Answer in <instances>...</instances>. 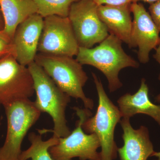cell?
I'll use <instances>...</instances> for the list:
<instances>
[{
	"mask_svg": "<svg viewBox=\"0 0 160 160\" xmlns=\"http://www.w3.org/2000/svg\"><path fill=\"white\" fill-rule=\"evenodd\" d=\"M159 0H131L132 3H137L140 1L145 2L149 3V4H152V3L155 2Z\"/></svg>",
	"mask_w": 160,
	"mask_h": 160,
	"instance_id": "23",
	"label": "cell"
},
{
	"mask_svg": "<svg viewBox=\"0 0 160 160\" xmlns=\"http://www.w3.org/2000/svg\"><path fill=\"white\" fill-rule=\"evenodd\" d=\"M153 156L157 158V159L155 160H160V152L154 151V152L152 155L151 157Z\"/></svg>",
	"mask_w": 160,
	"mask_h": 160,
	"instance_id": "24",
	"label": "cell"
},
{
	"mask_svg": "<svg viewBox=\"0 0 160 160\" xmlns=\"http://www.w3.org/2000/svg\"><path fill=\"white\" fill-rule=\"evenodd\" d=\"M130 9L133 19L128 46L138 48V59L140 63L146 64L149 62L150 52L159 44L160 32L143 4L132 3Z\"/></svg>",
	"mask_w": 160,
	"mask_h": 160,
	"instance_id": "10",
	"label": "cell"
},
{
	"mask_svg": "<svg viewBox=\"0 0 160 160\" xmlns=\"http://www.w3.org/2000/svg\"><path fill=\"white\" fill-rule=\"evenodd\" d=\"M30 146L22 151L18 160H54L49 152V149L58 142L59 138L52 136L46 141L42 139L41 135L30 132L28 136Z\"/></svg>",
	"mask_w": 160,
	"mask_h": 160,
	"instance_id": "16",
	"label": "cell"
},
{
	"mask_svg": "<svg viewBox=\"0 0 160 160\" xmlns=\"http://www.w3.org/2000/svg\"><path fill=\"white\" fill-rule=\"evenodd\" d=\"M155 53L153 55V58L159 63L160 66V42L157 47L156 48ZM158 79L160 81V72L158 76Z\"/></svg>",
	"mask_w": 160,
	"mask_h": 160,
	"instance_id": "21",
	"label": "cell"
},
{
	"mask_svg": "<svg viewBox=\"0 0 160 160\" xmlns=\"http://www.w3.org/2000/svg\"><path fill=\"white\" fill-rule=\"evenodd\" d=\"M43 25L44 18L35 13L20 23L16 29L12 43L15 57L21 65L28 67L35 62Z\"/></svg>",
	"mask_w": 160,
	"mask_h": 160,
	"instance_id": "11",
	"label": "cell"
},
{
	"mask_svg": "<svg viewBox=\"0 0 160 160\" xmlns=\"http://www.w3.org/2000/svg\"><path fill=\"white\" fill-rule=\"evenodd\" d=\"M7 121L6 140L0 147V160H18L22 145L41 112L29 99L18 100L3 106Z\"/></svg>",
	"mask_w": 160,
	"mask_h": 160,
	"instance_id": "5",
	"label": "cell"
},
{
	"mask_svg": "<svg viewBox=\"0 0 160 160\" xmlns=\"http://www.w3.org/2000/svg\"><path fill=\"white\" fill-rule=\"evenodd\" d=\"M98 6L107 5L112 6H121L131 4V0H93Z\"/></svg>",
	"mask_w": 160,
	"mask_h": 160,
	"instance_id": "20",
	"label": "cell"
},
{
	"mask_svg": "<svg viewBox=\"0 0 160 160\" xmlns=\"http://www.w3.org/2000/svg\"><path fill=\"white\" fill-rule=\"evenodd\" d=\"M122 129L124 144L118 148L120 160H147L154 152L149 132L146 126L133 129L129 119L122 118L120 122Z\"/></svg>",
	"mask_w": 160,
	"mask_h": 160,
	"instance_id": "12",
	"label": "cell"
},
{
	"mask_svg": "<svg viewBox=\"0 0 160 160\" xmlns=\"http://www.w3.org/2000/svg\"><path fill=\"white\" fill-rule=\"evenodd\" d=\"M123 42L114 35H109L91 48L79 47L76 60L82 65H89L96 68L105 76L108 82L110 92H113L122 86L119 73L125 68H138L139 63L124 51Z\"/></svg>",
	"mask_w": 160,
	"mask_h": 160,
	"instance_id": "1",
	"label": "cell"
},
{
	"mask_svg": "<svg viewBox=\"0 0 160 160\" xmlns=\"http://www.w3.org/2000/svg\"><path fill=\"white\" fill-rule=\"evenodd\" d=\"M4 28H5V21H4L2 13L1 10V7H0V32L2 31Z\"/></svg>",
	"mask_w": 160,
	"mask_h": 160,
	"instance_id": "22",
	"label": "cell"
},
{
	"mask_svg": "<svg viewBox=\"0 0 160 160\" xmlns=\"http://www.w3.org/2000/svg\"><path fill=\"white\" fill-rule=\"evenodd\" d=\"M1 105H0V107H1Z\"/></svg>",
	"mask_w": 160,
	"mask_h": 160,
	"instance_id": "26",
	"label": "cell"
},
{
	"mask_svg": "<svg viewBox=\"0 0 160 160\" xmlns=\"http://www.w3.org/2000/svg\"><path fill=\"white\" fill-rule=\"evenodd\" d=\"M98 97L97 110L82 125L86 133H95L101 144V160H113L117 157L118 148L114 141V131L122 118L118 107L112 103L106 94L101 80L92 72Z\"/></svg>",
	"mask_w": 160,
	"mask_h": 160,
	"instance_id": "4",
	"label": "cell"
},
{
	"mask_svg": "<svg viewBox=\"0 0 160 160\" xmlns=\"http://www.w3.org/2000/svg\"><path fill=\"white\" fill-rule=\"evenodd\" d=\"M98 9L93 0H79L70 7L68 17L79 47L92 48L109 35Z\"/></svg>",
	"mask_w": 160,
	"mask_h": 160,
	"instance_id": "7",
	"label": "cell"
},
{
	"mask_svg": "<svg viewBox=\"0 0 160 160\" xmlns=\"http://www.w3.org/2000/svg\"><path fill=\"white\" fill-rule=\"evenodd\" d=\"M79 46L68 17L51 16L44 18L38 51L51 55L76 56Z\"/></svg>",
	"mask_w": 160,
	"mask_h": 160,
	"instance_id": "9",
	"label": "cell"
},
{
	"mask_svg": "<svg viewBox=\"0 0 160 160\" xmlns=\"http://www.w3.org/2000/svg\"><path fill=\"white\" fill-rule=\"evenodd\" d=\"M34 92L33 79L27 66L20 64L12 54L0 58V105L29 99Z\"/></svg>",
	"mask_w": 160,
	"mask_h": 160,
	"instance_id": "8",
	"label": "cell"
},
{
	"mask_svg": "<svg viewBox=\"0 0 160 160\" xmlns=\"http://www.w3.org/2000/svg\"><path fill=\"white\" fill-rule=\"evenodd\" d=\"M122 118L130 119L138 114H144L153 118L160 126V105L152 102L146 79L141 81L140 88L133 94L127 93L118 100Z\"/></svg>",
	"mask_w": 160,
	"mask_h": 160,
	"instance_id": "13",
	"label": "cell"
},
{
	"mask_svg": "<svg viewBox=\"0 0 160 160\" xmlns=\"http://www.w3.org/2000/svg\"><path fill=\"white\" fill-rule=\"evenodd\" d=\"M79 0H33L37 13L44 18L51 16L68 17L71 5Z\"/></svg>",
	"mask_w": 160,
	"mask_h": 160,
	"instance_id": "17",
	"label": "cell"
},
{
	"mask_svg": "<svg viewBox=\"0 0 160 160\" xmlns=\"http://www.w3.org/2000/svg\"><path fill=\"white\" fill-rule=\"evenodd\" d=\"M8 54H12L15 56L14 46L12 42L0 32V58Z\"/></svg>",
	"mask_w": 160,
	"mask_h": 160,
	"instance_id": "18",
	"label": "cell"
},
{
	"mask_svg": "<svg viewBox=\"0 0 160 160\" xmlns=\"http://www.w3.org/2000/svg\"><path fill=\"white\" fill-rule=\"evenodd\" d=\"M79 119L76 123L75 129L66 137L59 138L58 142L49 149V152L54 160H72L79 158L80 160H101L99 139L95 133L87 134L83 130L84 122L92 116L89 109L73 108Z\"/></svg>",
	"mask_w": 160,
	"mask_h": 160,
	"instance_id": "6",
	"label": "cell"
},
{
	"mask_svg": "<svg viewBox=\"0 0 160 160\" xmlns=\"http://www.w3.org/2000/svg\"><path fill=\"white\" fill-rule=\"evenodd\" d=\"M35 62L41 66L57 86L70 97L80 99L85 108L93 109V100L83 91L88 77L82 65L73 57L39 53Z\"/></svg>",
	"mask_w": 160,
	"mask_h": 160,
	"instance_id": "3",
	"label": "cell"
},
{
	"mask_svg": "<svg viewBox=\"0 0 160 160\" xmlns=\"http://www.w3.org/2000/svg\"><path fill=\"white\" fill-rule=\"evenodd\" d=\"M149 12L158 30L160 32V0L150 4Z\"/></svg>",
	"mask_w": 160,
	"mask_h": 160,
	"instance_id": "19",
	"label": "cell"
},
{
	"mask_svg": "<svg viewBox=\"0 0 160 160\" xmlns=\"http://www.w3.org/2000/svg\"><path fill=\"white\" fill-rule=\"evenodd\" d=\"M5 28L2 34L12 42L18 26L32 15L37 13L33 0H0Z\"/></svg>",
	"mask_w": 160,
	"mask_h": 160,
	"instance_id": "15",
	"label": "cell"
},
{
	"mask_svg": "<svg viewBox=\"0 0 160 160\" xmlns=\"http://www.w3.org/2000/svg\"><path fill=\"white\" fill-rule=\"evenodd\" d=\"M155 101L160 104V93L156 97Z\"/></svg>",
	"mask_w": 160,
	"mask_h": 160,
	"instance_id": "25",
	"label": "cell"
},
{
	"mask_svg": "<svg viewBox=\"0 0 160 160\" xmlns=\"http://www.w3.org/2000/svg\"><path fill=\"white\" fill-rule=\"evenodd\" d=\"M130 5L98 6V13L109 34L114 35L123 42L129 45L132 21Z\"/></svg>",
	"mask_w": 160,
	"mask_h": 160,
	"instance_id": "14",
	"label": "cell"
},
{
	"mask_svg": "<svg viewBox=\"0 0 160 160\" xmlns=\"http://www.w3.org/2000/svg\"><path fill=\"white\" fill-rule=\"evenodd\" d=\"M33 82L36 98L35 107L41 112H46L53 122V135L66 137L70 133L66 116V107L70 97L62 91L41 66L35 62L28 66Z\"/></svg>",
	"mask_w": 160,
	"mask_h": 160,
	"instance_id": "2",
	"label": "cell"
}]
</instances>
